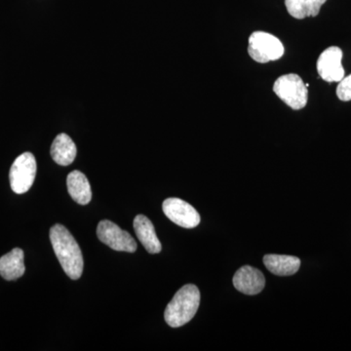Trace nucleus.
I'll return each mask as SVG.
<instances>
[{
    "label": "nucleus",
    "mask_w": 351,
    "mask_h": 351,
    "mask_svg": "<svg viewBox=\"0 0 351 351\" xmlns=\"http://www.w3.org/2000/svg\"><path fill=\"white\" fill-rule=\"evenodd\" d=\"M50 240L60 265L69 278L77 280L82 276L83 257L77 242L69 230L57 223L50 230Z\"/></svg>",
    "instance_id": "obj_1"
},
{
    "label": "nucleus",
    "mask_w": 351,
    "mask_h": 351,
    "mask_svg": "<svg viewBox=\"0 0 351 351\" xmlns=\"http://www.w3.org/2000/svg\"><path fill=\"white\" fill-rule=\"evenodd\" d=\"M200 304V292L193 284L180 289L164 313L166 323L173 328L184 326L195 317Z\"/></svg>",
    "instance_id": "obj_2"
},
{
    "label": "nucleus",
    "mask_w": 351,
    "mask_h": 351,
    "mask_svg": "<svg viewBox=\"0 0 351 351\" xmlns=\"http://www.w3.org/2000/svg\"><path fill=\"white\" fill-rule=\"evenodd\" d=\"M274 91L293 110H302L306 106L308 98L307 87L302 78L295 73L280 76L274 83Z\"/></svg>",
    "instance_id": "obj_3"
},
{
    "label": "nucleus",
    "mask_w": 351,
    "mask_h": 351,
    "mask_svg": "<svg viewBox=\"0 0 351 351\" xmlns=\"http://www.w3.org/2000/svg\"><path fill=\"white\" fill-rule=\"evenodd\" d=\"M248 53L260 64L277 61L284 54L282 43L276 36L265 32H255L249 38Z\"/></svg>",
    "instance_id": "obj_4"
},
{
    "label": "nucleus",
    "mask_w": 351,
    "mask_h": 351,
    "mask_svg": "<svg viewBox=\"0 0 351 351\" xmlns=\"http://www.w3.org/2000/svg\"><path fill=\"white\" fill-rule=\"evenodd\" d=\"M36 176V157L31 152L21 154L14 161L9 173L11 189L17 195L27 193L34 184Z\"/></svg>",
    "instance_id": "obj_5"
},
{
    "label": "nucleus",
    "mask_w": 351,
    "mask_h": 351,
    "mask_svg": "<svg viewBox=\"0 0 351 351\" xmlns=\"http://www.w3.org/2000/svg\"><path fill=\"white\" fill-rule=\"evenodd\" d=\"M97 235L100 241L115 251L134 253L137 250V243L130 233L121 230L112 221L104 219L97 228Z\"/></svg>",
    "instance_id": "obj_6"
},
{
    "label": "nucleus",
    "mask_w": 351,
    "mask_h": 351,
    "mask_svg": "<svg viewBox=\"0 0 351 351\" xmlns=\"http://www.w3.org/2000/svg\"><path fill=\"white\" fill-rule=\"evenodd\" d=\"M164 214L176 225L195 228L200 223V215L195 208L180 198H167L162 204Z\"/></svg>",
    "instance_id": "obj_7"
},
{
    "label": "nucleus",
    "mask_w": 351,
    "mask_h": 351,
    "mask_svg": "<svg viewBox=\"0 0 351 351\" xmlns=\"http://www.w3.org/2000/svg\"><path fill=\"white\" fill-rule=\"evenodd\" d=\"M343 51L337 46L327 48L318 58L317 71L327 82H339L345 77V69L341 64Z\"/></svg>",
    "instance_id": "obj_8"
},
{
    "label": "nucleus",
    "mask_w": 351,
    "mask_h": 351,
    "mask_svg": "<svg viewBox=\"0 0 351 351\" xmlns=\"http://www.w3.org/2000/svg\"><path fill=\"white\" fill-rule=\"evenodd\" d=\"M233 285L245 295H258L265 286V278L260 269L244 265L233 276Z\"/></svg>",
    "instance_id": "obj_9"
},
{
    "label": "nucleus",
    "mask_w": 351,
    "mask_h": 351,
    "mask_svg": "<svg viewBox=\"0 0 351 351\" xmlns=\"http://www.w3.org/2000/svg\"><path fill=\"white\" fill-rule=\"evenodd\" d=\"M134 230L141 243L149 254H158L162 250V245L157 239L156 228L147 217L138 215L134 219Z\"/></svg>",
    "instance_id": "obj_10"
},
{
    "label": "nucleus",
    "mask_w": 351,
    "mask_h": 351,
    "mask_svg": "<svg viewBox=\"0 0 351 351\" xmlns=\"http://www.w3.org/2000/svg\"><path fill=\"white\" fill-rule=\"evenodd\" d=\"M25 271L24 251L22 249H13L0 258V276L5 280H16L24 276Z\"/></svg>",
    "instance_id": "obj_11"
},
{
    "label": "nucleus",
    "mask_w": 351,
    "mask_h": 351,
    "mask_svg": "<svg viewBox=\"0 0 351 351\" xmlns=\"http://www.w3.org/2000/svg\"><path fill=\"white\" fill-rule=\"evenodd\" d=\"M263 263L271 274L277 276H290L297 274L301 267V260L294 256L265 255Z\"/></svg>",
    "instance_id": "obj_12"
},
{
    "label": "nucleus",
    "mask_w": 351,
    "mask_h": 351,
    "mask_svg": "<svg viewBox=\"0 0 351 351\" xmlns=\"http://www.w3.org/2000/svg\"><path fill=\"white\" fill-rule=\"evenodd\" d=\"M76 154V145L66 134H59L51 145V156L55 162L61 166H69L73 163Z\"/></svg>",
    "instance_id": "obj_13"
},
{
    "label": "nucleus",
    "mask_w": 351,
    "mask_h": 351,
    "mask_svg": "<svg viewBox=\"0 0 351 351\" xmlns=\"http://www.w3.org/2000/svg\"><path fill=\"white\" fill-rule=\"evenodd\" d=\"M66 184H68L69 195L76 203L80 205H87L91 201V186H90L86 176L80 171L75 170L69 173L68 179H66Z\"/></svg>",
    "instance_id": "obj_14"
},
{
    "label": "nucleus",
    "mask_w": 351,
    "mask_h": 351,
    "mask_svg": "<svg viewBox=\"0 0 351 351\" xmlns=\"http://www.w3.org/2000/svg\"><path fill=\"white\" fill-rule=\"evenodd\" d=\"M327 0H285L288 13L295 19L316 17Z\"/></svg>",
    "instance_id": "obj_15"
},
{
    "label": "nucleus",
    "mask_w": 351,
    "mask_h": 351,
    "mask_svg": "<svg viewBox=\"0 0 351 351\" xmlns=\"http://www.w3.org/2000/svg\"><path fill=\"white\" fill-rule=\"evenodd\" d=\"M337 96L341 101H351V75L343 77L337 87Z\"/></svg>",
    "instance_id": "obj_16"
}]
</instances>
